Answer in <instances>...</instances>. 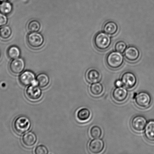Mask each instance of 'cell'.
<instances>
[{"label": "cell", "mask_w": 154, "mask_h": 154, "mask_svg": "<svg viewBox=\"0 0 154 154\" xmlns=\"http://www.w3.org/2000/svg\"><path fill=\"white\" fill-rule=\"evenodd\" d=\"M25 67V63L24 60L18 58L13 59L11 62L9 68L12 73L17 75L23 71Z\"/></svg>", "instance_id": "9"}, {"label": "cell", "mask_w": 154, "mask_h": 154, "mask_svg": "<svg viewBox=\"0 0 154 154\" xmlns=\"http://www.w3.org/2000/svg\"><path fill=\"white\" fill-rule=\"evenodd\" d=\"M76 116L77 119L80 121H87L90 118L91 112L88 109L86 108L80 109L77 112Z\"/></svg>", "instance_id": "18"}, {"label": "cell", "mask_w": 154, "mask_h": 154, "mask_svg": "<svg viewBox=\"0 0 154 154\" xmlns=\"http://www.w3.org/2000/svg\"><path fill=\"white\" fill-rule=\"evenodd\" d=\"M118 25L115 22L112 20L105 22L102 28L103 32L110 36L115 35L118 32Z\"/></svg>", "instance_id": "13"}, {"label": "cell", "mask_w": 154, "mask_h": 154, "mask_svg": "<svg viewBox=\"0 0 154 154\" xmlns=\"http://www.w3.org/2000/svg\"><path fill=\"white\" fill-rule=\"evenodd\" d=\"M147 121L144 116L138 115L134 117L131 120V127L137 132H141L145 129Z\"/></svg>", "instance_id": "7"}, {"label": "cell", "mask_w": 154, "mask_h": 154, "mask_svg": "<svg viewBox=\"0 0 154 154\" xmlns=\"http://www.w3.org/2000/svg\"><path fill=\"white\" fill-rule=\"evenodd\" d=\"M115 85L116 87H123V84L121 80H118L115 82Z\"/></svg>", "instance_id": "29"}, {"label": "cell", "mask_w": 154, "mask_h": 154, "mask_svg": "<svg viewBox=\"0 0 154 154\" xmlns=\"http://www.w3.org/2000/svg\"><path fill=\"white\" fill-rule=\"evenodd\" d=\"M37 137L34 133L29 132L23 136L22 142L24 145L27 147H31L36 144Z\"/></svg>", "instance_id": "16"}, {"label": "cell", "mask_w": 154, "mask_h": 154, "mask_svg": "<svg viewBox=\"0 0 154 154\" xmlns=\"http://www.w3.org/2000/svg\"><path fill=\"white\" fill-rule=\"evenodd\" d=\"M112 39L111 36L104 32H100L95 35L93 44L95 47L100 51H105L111 46Z\"/></svg>", "instance_id": "1"}, {"label": "cell", "mask_w": 154, "mask_h": 154, "mask_svg": "<svg viewBox=\"0 0 154 154\" xmlns=\"http://www.w3.org/2000/svg\"><path fill=\"white\" fill-rule=\"evenodd\" d=\"M1 52H0V58H1Z\"/></svg>", "instance_id": "31"}, {"label": "cell", "mask_w": 154, "mask_h": 154, "mask_svg": "<svg viewBox=\"0 0 154 154\" xmlns=\"http://www.w3.org/2000/svg\"><path fill=\"white\" fill-rule=\"evenodd\" d=\"M121 80L123 86L128 89H132L135 87L137 81L135 75L129 71L125 72L122 75Z\"/></svg>", "instance_id": "6"}, {"label": "cell", "mask_w": 154, "mask_h": 154, "mask_svg": "<svg viewBox=\"0 0 154 154\" xmlns=\"http://www.w3.org/2000/svg\"><path fill=\"white\" fill-rule=\"evenodd\" d=\"M31 125V122L28 117L20 116L17 118L14 121L13 128L17 133L23 134L30 129Z\"/></svg>", "instance_id": "3"}, {"label": "cell", "mask_w": 154, "mask_h": 154, "mask_svg": "<svg viewBox=\"0 0 154 154\" xmlns=\"http://www.w3.org/2000/svg\"><path fill=\"white\" fill-rule=\"evenodd\" d=\"M107 65L110 69L116 70L120 68L124 63V57L122 54L112 51L107 55L105 59Z\"/></svg>", "instance_id": "2"}, {"label": "cell", "mask_w": 154, "mask_h": 154, "mask_svg": "<svg viewBox=\"0 0 154 154\" xmlns=\"http://www.w3.org/2000/svg\"><path fill=\"white\" fill-rule=\"evenodd\" d=\"M7 53L9 58L13 60L19 58L20 55V51L17 47L12 46L8 48Z\"/></svg>", "instance_id": "21"}, {"label": "cell", "mask_w": 154, "mask_h": 154, "mask_svg": "<svg viewBox=\"0 0 154 154\" xmlns=\"http://www.w3.org/2000/svg\"><path fill=\"white\" fill-rule=\"evenodd\" d=\"M103 90V85L99 82L93 83L90 88V93L93 96H99L102 94Z\"/></svg>", "instance_id": "19"}, {"label": "cell", "mask_w": 154, "mask_h": 154, "mask_svg": "<svg viewBox=\"0 0 154 154\" xmlns=\"http://www.w3.org/2000/svg\"><path fill=\"white\" fill-rule=\"evenodd\" d=\"M40 24L38 21L33 20L29 22L27 28L30 32H38L40 29Z\"/></svg>", "instance_id": "25"}, {"label": "cell", "mask_w": 154, "mask_h": 154, "mask_svg": "<svg viewBox=\"0 0 154 154\" xmlns=\"http://www.w3.org/2000/svg\"><path fill=\"white\" fill-rule=\"evenodd\" d=\"M90 136L93 139L100 138L102 135V131L99 126H93L90 129Z\"/></svg>", "instance_id": "23"}, {"label": "cell", "mask_w": 154, "mask_h": 154, "mask_svg": "<svg viewBox=\"0 0 154 154\" xmlns=\"http://www.w3.org/2000/svg\"><path fill=\"white\" fill-rule=\"evenodd\" d=\"M115 50L121 54H123L127 48V45L125 42L120 41L117 42L115 45Z\"/></svg>", "instance_id": "26"}, {"label": "cell", "mask_w": 154, "mask_h": 154, "mask_svg": "<svg viewBox=\"0 0 154 154\" xmlns=\"http://www.w3.org/2000/svg\"><path fill=\"white\" fill-rule=\"evenodd\" d=\"M48 153L47 149L43 145L37 146L35 150V153L36 154H47Z\"/></svg>", "instance_id": "27"}, {"label": "cell", "mask_w": 154, "mask_h": 154, "mask_svg": "<svg viewBox=\"0 0 154 154\" xmlns=\"http://www.w3.org/2000/svg\"><path fill=\"white\" fill-rule=\"evenodd\" d=\"M44 41L43 36L37 32H31L27 36V42L29 46L34 49L42 46Z\"/></svg>", "instance_id": "5"}, {"label": "cell", "mask_w": 154, "mask_h": 154, "mask_svg": "<svg viewBox=\"0 0 154 154\" xmlns=\"http://www.w3.org/2000/svg\"><path fill=\"white\" fill-rule=\"evenodd\" d=\"M35 79V76L33 72L26 71L21 74L19 78V81L23 85L27 86L33 84Z\"/></svg>", "instance_id": "14"}, {"label": "cell", "mask_w": 154, "mask_h": 154, "mask_svg": "<svg viewBox=\"0 0 154 154\" xmlns=\"http://www.w3.org/2000/svg\"><path fill=\"white\" fill-rule=\"evenodd\" d=\"M128 96V92L123 87H116L113 91L112 97L115 102L122 103L126 100Z\"/></svg>", "instance_id": "11"}, {"label": "cell", "mask_w": 154, "mask_h": 154, "mask_svg": "<svg viewBox=\"0 0 154 154\" xmlns=\"http://www.w3.org/2000/svg\"><path fill=\"white\" fill-rule=\"evenodd\" d=\"M144 135L148 141L154 143V120L150 121L147 123L145 129Z\"/></svg>", "instance_id": "17"}, {"label": "cell", "mask_w": 154, "mask_h": 154, "mask_svg": "<svg viewBox=\"0 0 154 154\" xmlns=\"http://www.w3.org/2000/svg\"><path fill=\"white\" fill-rule=\"evenodd\" d=\"M11 34V28L8 26H4L0 29V37L3 39L6 40L8 39Z\"/></svg>", "instance_id": "24"}, {"label": "cell", "mask_w": 154, "mask_h": 154, "mask_svg": "<svg viewBox=\"0 0 154 154\" xmlns=\"http://www.w3.org/2000/svg\"><path fill=\"white\" fill-rule=\"evenodd\" d=\"M13 7L10 2L7 1L3 2L0 4V12L3 14L8 15L11 13Z\"/></svg>", "instance_id": "22"}, {"label": "cell", "mask_w": 154, "mask_h": 154, "mask_svg": "<svg viewBox=\"0 0 154 154\" xmlns=\"http://www.w3.org/2000/svg\"><path fill=\"white\" fill-rule=\"evenodd\" d=\"M49 76L46 74L42 73L38 75L36 78V81L39 87L41 88L47 87L49 83Z\"/></svg>", "instance_id": "20"}, {"label": "cell", "mask_w": 154, "mask_h": 154, "mask_svg": "<svg viewBox=\"0 0 154 154\" xmlns=\"http://www.w3.org/2000/svg\"><path fill=\"white\" fill-rule=\"evenodd\" d=\"M105 143L99 138L94 139L89 143L88 149L91 153L96 154L101 153L105 148Z\"/></svg>", "instance_id": "8"}, {"label": "cell", "mask_w": 154, "mask_h": 154, "mask_svg": "<svg viewBox=\"0 0 154 154\" xmlns=\"http://www.w3.org/2000/svg\"><path fill=\"white\" fill-rule=\"evenodd\" d=\"M135 102L137 106L140 108H146L151 104L152 97L147 92H140L136 96Z\"/></svg>", "instance_id": "4"}, {"label": "cell", "mask_w": 154, "mask_h": 154, "mask_svg": "<svg viewBox=\"0 0 154 154\" xmlns=\"http://www.w3.org/2000/svg\"><path fill=\"white\" fill-rule=\"evenodd\" d=\"M86 79L89 82L94 83L99 82L100 81L101 74L99 70L94 68L89 69L86 74Z\"/></svg>", "instance_id": "15"}, {"label": "cell", "mask_w": 154, "mask_h": 154, "mask_svg": "<svg viewBox=\"0 0 154 154\" xmlns=\"http://www.w3.org/2000/svg\"><path fill=\"white\" fill-rule=\"evenodd\" d=\"M124 55L128 61L134 62L139 59L140 52L137 48L134 46H130L127 48L124 53Z\"/></svg>", "instance_id": "10"}, {"label": "cell", "mask_w": 154, "mask_h": 154, "mask_svg": "<svg viewBox=\"0 0 154 154\" xmlns=\"http://www.w3.org/2000/svg\"><path fill=\"white\" fill-rule=\"evenodd\" d=\"M7 1H8V0H0V1L1 2Z\"/></svg>", "instance_id": "30"}, {"label": "cell", "mask_w": 154, "mask_h": 154, "mask_svg": "<svg viewBox=\"0 0 154 154\" xmlns=\"http://www.w3.org/2000/svg\"><path fill=\"white\" fill-rule=\"evenodd\" d=\"M27 97L30 100H38L42 96V92L40 88L36 85H31L28 87L26 91Z\"/></svg>", "instance_id": "12"}, {"label": "cell", "mask_w": 154, "mask_h": 154, "mask_svg": "<svg viewBox=\"0 0 154 154\" xmlns=\"http://www.w3.org/2000/svg\"><path fill=\"white\" fill-rule=\"evenodd\" d=\"M8 22V18L6 15L0 12V27L5 26Z\"/></svg>", "instance_id": "28"}]
</instances>
